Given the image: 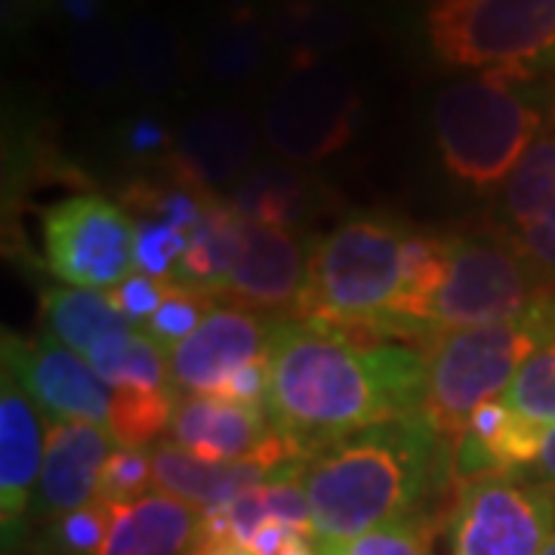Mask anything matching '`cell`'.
<instances>
[{
    "label": "cell",
    "instance_id": "cell-44",
    "mask_svg": "<svg viewBox=\"0 0 555 555\" xmlns=\"http://www.w3.org/2000/svg\"><path fill=\"white\" fill-rule=\"evenodd\" d=\"M281 555H321V553H318V546L312 537L297 534L294 540H291V543H287V550H284Z\"/></svg>",
    "mask_w": 555,
    "mask_h": 555
},
{
    "label": "cell",
    "instance_id": "cell-1",
    "mask_svg": "<svg viewBox=\"0 0 555 555\" xmlns=\"http://www.w3.org/2000/svg\"><path fill=\"white\" fill-rule=\"evenodd\" d=\"M426 356L383 337L275 318L266 414L302 460L386 420L420 414Z\"/></svg>",
    "mask_w": 555,
    "mask_h": 555
},
{
    "label": "cell",
    "instance_id": "cell-7",
    "mask_svg": "<svg viewBox=\"0 0 555 555\" xmlns=\"http://www.w3.org/2000/svg\"><path fill=\"white\" fill-rule=\"evenodd\" d=\"M438 60L506 75H555V0H469L429 10Z\"/></svg>",
    "mask_w": 555,
    "mask_h": 555
},
{
    "label": "cell",
    "instance_id": "cell-15",
    "mask_svg": "<svg viewBox=\"0 0 555 555\" xmlns=\"http://www.w3.org/2000/svg\"><path fill=\"white\" fill-rule=\"evenodd\" d=\"M312 244L299 232L272 229L244 219L238 259L232 266L225 297L241 309L275 315L297 306Z\"/></svg>",
    "mask_w": 555,
    "mask_h": 555
},
{
    "label": "cell",
    "instance_id": "cell-5",
    "mask_svg": "<svg viewBox=\"0 0 555 555\" xmlns=\"http://www.w3.org/2000/svg\"><path fill=\"white\" fill-rule=\"evenodd\" d=\"M555 334V294L531 312L500 324L444 331L429 339L423 416L456 444L478 404L500 398L521 364Z\"/></svg>",
    "mask_w": 555,
    "mask_h": 555
},
{
    "label": "cell",
    "instance_id": "cell-45",
    "mask_svg": "<svg viewBox=\"0 0 555 555\" xmlns=\"http://www.w3.org/2000/svg\"><path fill=\"white\" fill-rule=\"evenodd\" d=\"M201 555H254L247 546H241V543H222V546H214V550H207V553Z\"/></svg>",
    "mask_w": 555,
    "mask_h": 555
},
{
    "label": "cell",
    "instance_id": "cell-32",
    "mask_svg": "<svg viewBox=\"0 0 555 555\" xmlns=\"http://www.w3.org/2000/svg\"><path fill=\"white\" fill-rule=\"evenodd\" d=\"M115 506L93 500L75 513L47 521L43 531V553L47 555H100L102 543L112 528Z\"/></svg>",
    "mask_w": 555,
    "mask_h": 555
},
{
    "label": "cell",
    "instance_id": "cell-38",
    "mask_svg": "<svg viewBox=\"0 0 555 555\" xmlns=\"http://www.w3.org/2000/svg\"><path fill=\"white\" fill-rule=\"evenodd\" d=\"M269 396V356L244 364L229 379H222L210 398L219 401H235V404H250V408H266Z\"/></svg>",
    "mask_w": 555,
    "mask_h": 555
},
{
    "label": "cell",
    "instance_id": "cell-8",
    "mask_svg": "<svg viewBox=\"0 0 555 555\" xmlns=\"http://www.w3.org/2000/svg\"><path fill=\"white\" fill-rule=\"evenodd\" d=\"M448 555H540L555 525V491L525 473L454 481Z\"/></svg>",
    "mask_w": 555,
    "mask_h": 555
},
{
    "label": "cell",
    "instance_id": "cell-21",
    "mask_svg": "<svg viewBox=\"0 0 555 555\" xmlns=\"http://www.w3.org/2000/svg\"><path fill=\"white\" fill-rule=\"evenodd\" d=\"M269 38L291 56V65L324 62L327 53L356 38V16L339 0H278Z\"/></svg>",
    "mask_w": 555,
    "mask_h": 555
},
{
    "label": "cell",
    "instance_id": "cell-43",
    "mask_svg": "<svg viewBox=\"0 0 555 555\" xmlns=\"http://www.w3.org/2000/svg\"><path fill=\"white\" fill-rule=\"evenodd\" d=\"M525 476H531L534 481H543V485H550L555 491V426L546 433L543 448H540V454H537L534 460V466H531V473H525Z\"/></svg>",
    "mask_w": 555,
    "mask_h": 555
},
{
    "label": "cell",
    "instance_id": "cell-14",
    "mask_svg": "<svg viewBox=\"0 0 555 555\" xmlns=\"http://www.w3.org/2000/svg\"><path fill=\"white\" fill-rule=\"evenodd\" d=\"M43 420L31 398L3 371L0 377V525L3 550L13 553L25 537L43 469Z\"/></svg>",
    "mask_w": 555,
    "mask_h": 555
},
{
    "label": "cell",
    "instance_id": "cell-20",
    "mask_svg": "<svg viewBox=\"0 0 555 555\" xmlns=\"http://www.w3.org/2000/svg\"><path fill=\"white\" fill-rule=\"evenodd\" d=\"M232 207L247 222L299 232L324 204L321 182L291 164H259L235 182Z\"/></svg>",
    "mask_w": 555,
    "mask_h": 555
},
{
    "label": "cell",
    "instance_id": "cell-31",
    "mask_svg": "<svg viewBox=\"0 0 555 555\" xmlns=\"http://www.w3.org/2000/svg\"><path fill=\"white\" fill-rule=\"evenodd\" d=\"M217 306V297L204 294L198 287H189V284H182V281H170V284H167V297L160 302V309L142 331L155 339L164 352H170L177 343H182L189 334H195L201 321L210 315Z\"/></svg>",
    "mask_w": 555,
    "mask_h": 555
},
{
    "label": "cell",
    "instance_id": "cell-10",
    "mask_svg": "<svg viewBox=\"0 0 555 555\" xmlns=\"http://www.w3.org/2000/svg\"><path fill=\"white\" fill-rule=\"evenodd\" d=\"M43 257L68 287L115 291L137 269L133 217L102 195H72L43 210Z\"/></svg>",
    "mask_w": 555,
    "mask_h": 555
},
{
    "label": "cell",
    "instance_id": "cell-42",
    "mask_svg": "<svg viewBox=\"0 0 555 555\" xmlns=\"http://www.w3.org/2000/svg\"><path fill=\"white\" fill-rule=\"evenodd\" d=\"M102 7H105V0H60L62 16L68 20V25H72V28L100 22Z\"/></svg>",
    "mask_w": 555,
    "mask_h": 555
},
{
    "label": "cell",
    "instance_id": "cell-26",
    "mask_svg": "<svg viewBox=\"0 0 555 555\" xmlns=\"http://www.w3.org/2000/svg\"><path fill=\"white\" fill-rule=\"evenodd\" d=\"M555 195V127H550L521 155L516 170L506 177L494 207L496 235L513 238Z\"/></svg>",
    "mask_w": 555,
    "mask_h": 555
},
{
    "label": "cell",
    "instance_id": "cell-24",
    "mask_svg": "<svg viewBox=\"0 0 555 555\" xmlns=\"http://www.w3.org/2000/svg\"><path fill=\"white\" fill-rule=\"evenodd\" d=\"M40 315H43V334L68 346L80 358L90 356L108 337L137 327L120 315L108 294L87 287H50L43 294Z\"/></svg>",
    "mask_w": 555,
    "mask_h": 555
},
{
    "label": "cell",
    "instance_id": "cell-46",
    "mask_svg": "<svg viewBox=\"0 0 555 555\" xmlns=\"http://www.w3.org/2000/svg\"><path fill=\"white\" fill-rule=\"evenodd\" d=\"M460 3H469V0H433L429 10H448V7H460Z\"/></svg>",
    "mask_w": 555,
    "mask_h": 555
},
{
    "label": "cell",
    "instance_id": "cell-47",
    "mask_svg": "<svg viewBox=\"0 0 555 555\" xmlns=\"http://www.w3.org/2000/svg\"><path fill=\"white\" fill-rule=\"evenodd\" d=\"M540 555H555V534L550 537V543H546V550H543V553Z\"/></svg>",
    "mask_w": 555,
    "mask_h": 555
},
{
    "label": "cell",
    "instance_id": "cell-22",
    "mask_svg": "<svg viewBox=\"0 0 555 555\" xmlns=\"http://www.w3.org/2000/svg\"><path fill=\"white\" fill-rule=\"evenodd\" d=\"M272 47L269 25H262L250 7L235 3L222 20L204 28L198 65L204 78L217 83H247L266 68Z\"/></svg>",
    "mask_w": 555,
    "mask_h": 555
},
{
    "label": "cell",
    "instance_id": "cell-11",
    "mask_svg": "<svg viewBox=\"0 0 555 555\" xmlns=\"http://www.w3.org/2000/svg\"><path fill=\"white\" fill-rule=\"evenodd\" d=\"M3 371L38 404L47 420H83L108 429L112 386L93 364L53 337L3 334Z\"/></svg>",
    "mask_w": 555,
    "mask_h": 555
},
{
    "label": "cell",
    "instance_id": "cell-35",
    "mask_svg": "<svg viewBox=\"0 0 555 555\" xmlns=\"http://www.w3.org/2000/svg\"><path fill=\"white\" fill-rule=\"evenodd\" d=\"M137 225V272L158 281H173L179 259L189 250V232H179L158 219H133Z\"/></svg>",
    "mask_w": 555,
    "mask_h": 555
},
{
    "label": "cell",
    "instance_id": "cell-34",
    "mask_svg": "<svg viewBox=\"0 0 555 555\" xmlns=\"http://www.w3.org/2000/svg\"><path fill=\"white\" fill-rule=\"evenodd\" d=\"M152 485H155L152 451L118 444L102 466L96 500L108 503V506H124V503H133L139 496L149 494Z\"/></svg>",
    "mask_w": 555,
    "mask_h": 555
},
{
    "label": "cell",
    "instance_id": "cell-2",
    "mask_svg": "<svg viewBox=\"0 0 555 555\" xmlns=\"http://www.w3.org/2000/svg\"><path fill=\"white\" fill-rule=\"evenodd\" d=\"M454 478V444L420 414L386 420L306 460L315 543H339L374 528L426 518Z\"/></svg>",
    "mask_w": 555,
    "mask_h": 555
},
{
    "label": "cell",
    "instance_id": "cell-4",
    "mask_svg": "<svg viewBox=\"0 0 555 555\" xmlns=\"http://www.w3.org/2000/svg\"><path fill=\"white\" fill-rule=\"evenodd\" d=\"M408 235L392 219L356 214L312 241L291 318L367 337H392Z\"/></svg>",
    "mask_w": 555,
    "mask_h": 555
},
{
    "label": "cell",
    "instance_id": "cell-12",
    "mask_svg": "<svg viewBox=\"0 0 555 555\" xmlns=\"http://www.w3.org/2000/svg\"><path fill=\"white\" fill-rule=\"evenodd\" d=\"M170 436L207 463H262L278 469L302 460L287 438L278 436L266 408L210 396H179Z\"/></svg>",
    "mask_w": 555,
    "mask_h": 555
},
{
    "label": "cell",
    "instance_id": "cell-37",
    "mask_svg": "<svg viewBox=\"0 0 555 555\" xmlns=\"http://www.w3.org/2000/svg\"><path fill=\"white\" fill-rule=\"evenodd\" d=\"M167 284L170 281H158V278L142 275L133 272L124 284H118L115 291H108V299L115 302L120 315L127 318L130 324H137L139 331L155 318L160 309V302L167 297Z\"/></svg>",
    "mask_w": 555,
    "mask_h": 555
},
{
    "label": "cell",
    "instance_id": "cell-17",
    "mask_svg": "<svg viewBox=\"0 0 555 555\" xmlns=\"http://www.w3.org/2000/svg\"><path fill=\"white\" fill-rule=\"evenodd\" d=\"M257 127L238 108H204L173 137L167 170L201 189H217L241 179L257 155Z\"/></svg>",
    "mask_w": 555,
    "mask_h": 555
},
{
    "label": "cell",
    "instance_id": "cell-19",
    "mask_svg": "<svg viewBox=\"0 0 555 555\" xmlns=\"http://www.w3.org/2000/svg\"><path fill=\"white\" fill-rule=\"evenodd\" d=\"M152 463H155V485L158 491L179 496L201 513L219 509L241 494L254 491L259 485L272 481V466L262 463H207L201 456L189 454L177 441H158L152 444Z\"/></svg>",
    "mask_w": 555,
    "mask_h": 555
},
{
    "label": "cell",
    "instance_id": "cell-29",
    "mask_svg": "<svg viewBox=\"0 0 555 555\" xmlns=\"http://www.w3.org/2000/svg\"><path fill=\"white\" fill-rule=\"evenodd\" d=\"M177 404V389H130V386L112 389L108 433L118 444H130V448L158 444L160 433L170 429L173 423Z\"/></svg>",
    "mask_w": 555,
    "mask_h": 555
},
{
    "label": "cell",
    "instance_id": "cell-16",
    "mask_svg": "<svg viewBox=\"0 0 555 555\" xmlns=\"http://www.w3.org/2000/svg\"><path fill=\"white\" fill-rule=\"evenodd\" d=\"M115 448L118 441L105 426L83 420H47V454L31 521H53L93 503L102 466Z\"/></svg>",
    "mask_w": 555,
    "mask_h": 555
},
{
    "label": "cell",
    "instance_id": "cell-18",
    "mask_svg": "<svg viewBox=\"0 0 555 555\" xmlns=\"http://www.w3.org/2000/svg\"><path fill=\"white\" fill-rule=\"evenodd\" d=\"M198 506L167 494L149 491L133 503L115 506L112 528L100 555H182L192 553L201 528Z\"/></svg>",
    "mask_w": 555,
    "mask_h": 555
},
{
    "label": "cell",
    "instance_id": "cell-9",
    "mask_svg": "<svg viewBox=\"0 0 555 555\" xmlns=\"http://www.w3.org/2000/svg\"><path fill=\"white\" fill-rule=\"evenodd\" d=\"M361 96L334 62L291 65L262 108V137L281 158L297 164L337 155L358 130Z\"/></svg>",
    "mask_w": 555,
    "mask_h": 555
},
{
    "label": "cell",
    "instance_id": "cell-39",
    "mask_svg": "<svg viewBox=\"0 0 555 555\" xmlns=\"http://www.w3.org/2000/svg\"><path fill=\"white\" fill-rule=\"evenodd\" d=\"M124 149L130 152V155H170V149H173V139L167 133V127L160 124L158 118H152V115H139V118L127 120V127H124Z\"/></svg>",
    "mask_w": 555,
    "mask_h": 555
},
{
    "label": "cell",
    "instance_id": "cell-41",
    "mask_svg": "<svg viewBox=\"0 0 555 555\" xmlns=\"http://www.w3.org/2000/svg\"><path fill=\"white\" fill-rule=\"evenodd\" d=\"M297 537V531L294 528H287V525H278V521H269L262 531H259L254 540H250V553L254 555H281L284 550H287V543Z\"/></svg>",
    "mask_w": 555,
    "mask_h": 555
},
{
    "label": "cell",
    "instance_id": "cell-27",
    "mask_svg": "<svg viewBox=\"0 0 555 555\" xmlns=\"http://www.w3.org/2000/svg\"><path fill=\"white\" fill-rule=\"evenodd\" d=\"M68 68L72 78L93 96H118L127 83V47H124V31H118L112 22H93V25H78L68 31Z\"/></svg>",
    "mask_w": 555,
    "mask_h": 555
},
{
    "label": "cell",
    "instance_id": "cell-25",
    "mask_svg": "<svg viewBox=\"0 0 555 555\" xmlns=\"http://www.w3.org/2000/svg\"><path fill=\"white\" fill-rule=\"evenodd\" d=\"M130 78L142 96H170L185 80V47L170 22L158 16H133L124 28Z\"/></svg>",
    "mask_w": 555,
    "mask_h": 555
},
{
    "label": "cell",
    "instance_id": "cell-3",
    "mask_svg": "<svg viewBox=\"0 0 555 555\" xmlns=\"http://www.w3.org/2000/svg\"><path fill=\"white\" fill-rule=\"evenodd\" d=\"M550 127H555V75L481 72L448 83L433 105L444 167L476 189L503 185Z\"/></svg>",
    "mask_w": 555,
    "mask_h": 555
},
{
    "label": "cell",
    "instance_id": "cell-28",
    "mask_svg": "<svg viewBox=\"0 0 555 555\" xmlns=\"http://www.w3.org/2000/svg\"><path fill=\"white\" fill-rule=\"evenodd\" d=\"M87 361L112 389H173L167 352L145 331L130 327L100 343Z\"/></svg>",
    "mask_w": 555,
    "mask_h": 555
},
{
    "label": "cell",
    "instance_id": "cell-30",
    "mask_svg": "<svg viewBox=\"0 0 555 555\" xmlns=\"http://www.w3.org/2000/svg\"><path fill=\"white\" fill-rule=\"evenodd\" d=\"M503 401L540 429L555 426V334L521 364Z\"/></svg>",
    "mask_w": 555,
    "mask_h": 555
},
{
    "label": "cell",
    "instance_id": "cell-36",
    "mask_svg": "<svg viewBox=\"0 0 555 555\" xmlns=\"http://www.w3.org/2000/svg\"><path fill=\"white\" fill-rule=\"evenodd\" d=\"M555 291V195L518 235L506 238Z\"/></svg>",
    "mask_w": 555,
    "mask_h": 555
},
{
    "label": "cell",
    "instance_id": "cell-6",
    "mask_svg": "<svg viewBox=\"0 0 555 555\" xmlns=\"http://www.w3.org/2000/svg\"><path fill=\"white\" fill-rule=\"evenodd\" d=\"M555 291L494 229L448 235V269L429 302V339L444 331L500 324L531 312Z\"/></svg>",
    "mask_w": 555,
    "mask_h": 555
},
{
    "label": "cell",
    "instance_id": "cell-13",
    "mask_svg": "<svg viewBox=\"0 0 555 555\" xmlns=\"http://www.w3.org/2000/svg\"><path fill=\"white\" fill-rule=\"evenodd\" d=\"M275 318L241 306H217L195 334L167 352L173 389L179 396H210L244 364L269 356Z\"/></svg>",
    "mask_w": 555,
    "mask_h": 555
},
{
    "label": "cell",
    "instance_id": "cell-40",
    "mask_svg": "<svg viewBox=\"0 0 555 555\" xmlns=\"http://www.w3.org/2000/svg\"><path fill=\"white\" fill-rule=\"evenodd\" d=\"M53 3L56 0H3V25H7V31L28 28L31 22L47 16Z\"/></svg>",
    "mask_w": 555,
    "mask_h": 555
},
{
    "label": "cell",
    "instance_id": "cell-33",
    "mask_svg": "<svg viewBox=\"0 0 555 555\" xmlns=\"http://www.w3.org/2000/svg\"><path fill=\"white\" fill-rule=\"evenodd\" d=\"M433 521L426 518H408L374 528L367 534L339 540V543H315L321 555H433Z\"/></svg>",
    "mask_w": 555,
    "mask_h": 555
},
{
    "label": "cell",
    "instance_id": "cell-23",
    "mask_svg": "<svg viewBox=\"0 0 555 555\" xmlns=\"http://www.w3.org/2000/svg\"><path fill=\"white\" fill-rule=\"evenodd\" d=\"M241 232H244V217L232 207V201L210 195L198 229L189 238V250L179 259L173 281L198 287L217 299L225 297L232 266L238 259Z\"/></svg>",
    "mask_w": 555,
    "mask_h": 555
}]
</instances>
